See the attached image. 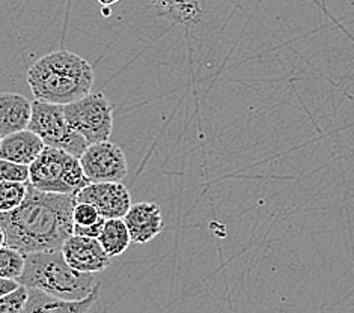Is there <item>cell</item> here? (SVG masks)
<instances>
[{
	"label": "cell",
	"instance_id": "obj_1",
	"mask_svg": "<svg viewBox=\"0 0 354 313\" xmlns=\"http://www.w3.org/2000/svg\"><path fill=\"white\" fill-rule=\"evenodd\" d=\"M75 194L47 193L29 184L28 196L12 211L0 213L2 245L24 255L61 250L74 234Z\"/></svg>",
	"mask_w": 354,
	"mask_h": 313
},
{
	"label": "cell",
	"instance_id": "obj_20",
	"mask_svg": "<svg viewBox=\"0 0 354 313\" xmlns=\"http://www.w3.org/2000/svg\"><path fill=\"white\" fill-rule=\"evenodd\" d=\"M107 218H101L97 223L89 225V226H74V234L75 235H82V236H88V238H100L101 232H103V227L106 225Z\"/></svg>",
	"mask_w": 354,
	"mask_h": 313
},
{
	"label": "cell",
	"instance_id": "obj_14",
	"mask_svg": "<svg viewBox=\"0 0 354 313\" xmlns=\"http://www.w3.org/2000/svg\"><path fill=\"white\" fill-rule=\"evenodd\" d=\"M98 241L111 258L124 255L133 243L131 234L124 218H107Z\"/></svg>",
	"mask_w": 354,
	"mask_h": 313
},
{
	"label": "cell",
	"instance_id": "obj_17",
	"mask_svg": "<svg viewBox=\"0 0 354 313\" xmlns=\"http://www.w3.org/2000/svg\"><path fill=\"white\" fill-rule=\"evenodd\" d=\"M29 300V287L21 285L19 290L0 298V313H23Z\"/></svg>",
	"mask_w": 354,
	"mask_h": 313
},
{
	"label": "cell",
	"instance_id": "obj_11",
	"mask_svg": "<svg viewBox=\"0 0 354 313\" xmlns=\"http://www.w3.org/2000/svg\"><path fill=\"white\" fill-rule=\"evenodd\" d=\"M44 149L43 139L29 129L8 134L0 140V158L26 166L35 162Z\"/></svg>",
	"mask_w": 354,
	"mask_h": 313
},
{
	"label": "cell",
	"instance_id": "obj_7",
	"mask_svg": "<svg viewBox=\"0 0 354 313\" xmlns=\"http://www.w3.org/2000/svg\"><path fill=\"white\" fill-rule=\"evenodd\" d=\"M80 163L89 182H121L129 173L124 151L109 140L89 145Z\"/></svg>",
	"mask_w": 354,
	"mask_h": 313
},
{
	"label": "cell",
	"instance_id": "obj_3",
	"mask_svg": "<svg viewBox=\"0 0 354 313\" xmlns=\"http://www.w3.org/2000/svg\"><path fill=\"white\" fill-rule=\"evenodd\" d=\"M19 282L29 290H39L70 301L85 300L100 287L95 274L74 269L66 262L62 250L26 255V267Z\"/></svg>",
	"mask_w": 354,
	"mask_h": 313
},
{
	"label": "cell",
	"instance_id": "obj_12",
	"mask_svg": "<svg viewBox=\"0 0 354 313\" xmlns=\"http://www.w3.org/2000/svg\"><path fill=\"white\" fill-rule=\"evenodd\" d=\"M33 115V103L20 94L3 92L0 95V136L28 130Z\"/></svg>",
	"mask_w": 354,
	"mask_h": 313
},
{
	"label": "cell",
	"instance_id": "obj_2",
	"mask_svg": "<svg viewBox=\"0 0 354 313\" xmlns=\"http://www.w3.org/2000/svg\"><path fill=\"white\" fill-rule=\"evenodd\" d=\"M94 80L92 65L68 50L43 56L28 71V83L35 99L57 106L71 104L92 94Z\"/></svg>",
	"mask_w": 354,
	"mask_h": 313
},
{
	"label": "cell",
	"instance_id": "obj_15",
	"mask_svg": "<svg viewBox=\"0 0 354 313\" xmlns=\"http://www.w3.org/2000/svg\"><path fill=\"white\" fill-rule=\"evenodd\" d=\"M26 267V255L8 245H2L0 249V277L19 278L24 273Z\"/></svg>",
	"mask_w": 354,
	"mask_h": 313
},
{
	"label": "cell",
	"instance_id": "obj_4",
	"mask_svg": "<svg viewBox=\"0 0 354 313\" xmlns=\"http://www.w3.org/2000/svg\"><path fill=\"white\" fill-rule=\"evenodd\" d=\"M30 185L47 193L75 194L89 184L80 158L68 152L46 146L30 164Z\"/></svg>",
	"mask_w": 354,
	"mask_h": 313
},
{
	"label": "cell",
	"instance_id": "obj_10",
	"mask_svg": "<svg viewBox=\"0 0 354 313\" xmlns=\"http://www.w3.org/2000/svg\"><path fill=\"white\" fill-rule=\"evenodd\" d=\"M134 244H148L163 232L162 209L154 202L134 204L124 217Z\"/></svg>",
	"mask_w": 354,
	"mask_h": 313
},
{
	"label": "cell",
	"instance_id": "obj_22",
	"mask_svg": "<svg viewBox=\"0 0 354 313\" xmlns=\"http://www.w3.org/2000/svg\"><path fill=\"white\" fill-rule=\"evenodd\" d=\"M98 2L103 5V6H112V5H116V3H120L121 0H98Z\"/></svg>",
	"mask_w": 354,
	"mask_h": 313
},
{
	"label": "cell",
	"instance_id": "obj_16",
	"mask_svg": "<svg viewBox=\"0 0 354 313\" xmlns=\"http://www.w3.org/2000/svg\"><path fill=\"white\" fill-rule=\"evenodd\" d=\"M29 182L2 181L0 184V211H12L19 208L28 196Z\"/></svg>",
	"mask_w": 354,
	"mask_h": 313
},
{
	"label": "cell",
	"instance_id": "obj_8",
	"mask_svg": "<svg viewBox=\"0 0 354 313\" xmlns=\"http://www.w3.org/2000/svg\"><path fill=\"white\" fill-rule=\"evenodd\" d=\"M75 199L92 204L104 218H124L133 207L131 194L122 182H89L75 193Z\"/></svg>",
	"mask_w": 354,
	"mask_h": 313
},
{
	"label": "cell",
	"instance_id": "obj_6",
	"mask_svg": "<svg viewBox=\"0 0 354 313\" xmlns=\"http://www.w3.org/2000/svg\"><path fill=\"white\" fill-rule=\"evenodd\" d=\"M66 120L89 145L106 142L113 131V106L104 94H89L64 106Z\"/></svg>",
	"mask_w": 354,
	"mask_h": 313
},
{
	"label": "cell",
	"instance_id": "obj_21",
	"mask_svg": "<svg viewBox=\"0 0 354 313\" xmlns=\"http://www.w3.org/2000/svg\"><path fill=\"white\" fill-rule=\"evenodd\" d=\"M21 283L17 281V278H6V277H0V297H5V295L14 292L15 290H19Z\"/></svg>",
	"mask_w": 354,
	"mask_h": 313
},
{
	"label": "cell",
	"instance_id": "obj_13",
	"mask_svg": "<svg viewBox=\"0 0 354 313\" xmlns=\"http://www.w3.org/2000/svg\"><path fill=\"white\" fill-rule=\"evenodd\" d=\"M98 287L88 298L79 301L62 300L39 290H29V300L23 313H88L97 301Z\"/></svg>",
	"mask_w": 354,
	"mask_h": 313
},
{
	"label": "cell",
	"instance_id": "obj_19",
	"mask_svg": "<svg viewBox=\"0 0 354 313\" xmlns=\"http://www.w3.org/2000/svg\"><path fill=\"white\" fill-rule=\"evenodd\" d=\"M101 218H103V216L92 204H88V202H77L75 204L73 213L74 226H89L97 223Z\"/></svg>",
	"mask_w": 354,
	"mask_h": 313
},
{
	"label": "cell",
	"instance_id": "obj_5",
	"mask_svg": "<svg viewBox=\"0 0 354 313\" xmlns=\"http://www.w3.org/2000/svg\"><path fill=\"white\" fill-rule=\"evenodd\" d=\"M29 130L37 133L46 146L65 151L79 158L89 146L88 140L75 131L70 121L66 120L64 106L35 99Z\"/></svg>",
	"mask_w": 354,
	"mask_h": 313
},
{
	"label": "cell",
	"instance_id": "obj_9",
	"mask_svg": "<svg viewBox=\"0 0 354 313\" xmlns=\"http://www.w3.org/2000/svg\"><path fill=\"white\" fill-rule=\"evenodd\" d=\"M62 253L66 262L77 272L97 274L104 272L112 262V258L104 250L97 238L73 234L62 245Z\"/></svg>",
	"mask_w": 354,
	"mask_h": 313
},
{
	"label": "cell",
	"instance_id": "obj_18",
	"mask_svg": "<svg viewBox=\"0 0 354 313\" xmlns=\"http://www.w3.org/2000/svg\"><path fill=\"white\" fill-rule=\"evenodd\" d=\"M0 180L14 182H30V166L0 160Z\"/></svg>",
	"mask_w": 354,
	"mask_h": 313
}]
</instances>
